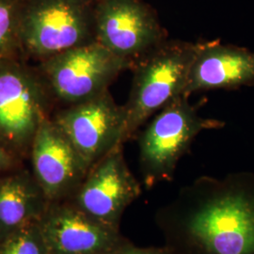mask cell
<instances>
[{"label": "cell", "instance_id": "cell-16", "mask_svg": "<svg viewBox=\"0 0 254 254\" xmlns=\"http://www.w3.org/2000/svg\"><path fill=\"white\" fill-rule=\"evenodd\" d=\"M111 254H173L171 251L166 247H149L140 248L134 245L129 241L126 245L122 246L117 251Z\"/></svg>", "mask_w": 254, "mask_h": 254}, {"label": "cell", "instance_id": "cell-15", "mask_svg": "<svg viewBox=\"0 0 254 254\" xmlns=\"http://www.w3.org/2000/svg\"><path fill=\"white\" fill-rule=\"evenodd\" d=\"M0 254H49L40 220L1 239Z\"/></svg>", "mask_w": 254, "mask_h": 254}, {"label": "cell", "instance_id": "cell-12", "mask_svg": "<svg viewBox=\"0 0 254 254\" xmlns=\"http://www.w3.org/2000/svg\"><path fill=\"white\" fill-rule=\"evenodd\" d=\"M254 87V52L217 41L200 43L184 95Z\"/></svg>", "mask_w": 254, "mask_h": 254}, {"label": "cell", "instance_id": "cell-7", "mask_svg": "<svg viewBox=\"0 0 254 254\" xmlns=\"http://www.w3.org/2000/svg\"><path fill=\"white\" fill-rule=\"evenodd\" d=\"M95 41L136 64L166 41L156 13L142 0H93Z\"/></svg>", "mask_w": 254, "mask_h": 254}, {"label": "cell", "instance_id": "cell-4", "mask_svg": "<svg viewBox=\"0 0 254 254\" xmlns=\"http://www.w3.org/2000/svg\"><path fill=\"white\" fill-rule=\"evenodd\" d=\"M19 38L22 56L40 63L95 41L93 0H26Z\"/></svg>", "mask_w": 254, "mask_h": 254}, {"label": "cell", "instance_id": "cell-17", "mask_svg": "<svg viewBox=\"0 0 254 254\" xmlns=\"http://www.w3.org/2000/svg\"><path fill=\"white\" fill-rule=\"evenodd\" d=\"M15 154L0 141V174L9 172L16 167Z\"/></svg>", "mask_w": 254, "mask_h": 254}, {"label": "cell", "instance_id": "cell-13", "mask_svg": "<svg viewBox=\"0 0 254 254\" xmlns=\"http://www.w3.org/2000/svg\"><path fill=\"white\" fill-rule=\"evenodd\" d=\"M45 194L26 172L0 176V240L39 221L46 212Z\"/></svg>", "mask_w": 254, "mask_h": 254}, {"label": "cell", "instance_id": "cell-10", "mask_svg": "<svg viewBox=\"0 0 254 254\" xmlns=\"http://www.w3.org/2000/svg\"><path fill=\"white\" fill-rule=\"evenodd\" d=\"M34 178L46 199H72L89 168L51 118L37 130L30 146Z\"/></svg>", "mask_w": 254, "mask_h": 254}, {"label": "cell", "instance_id": "cell-5", "mask_svg": "<svg viewBox=\"0 0 254 254\" xmlns=\"http://www.w3.org/2000/svg\"><path fill=\"white\" fill-rule=\"evenodd\" d=\"M52 95L39 70L21 58L0 61V141L13 154L30 149L40 126L51 118Z\"/></svg>", "mask_w": 254, "mask_h": 254}, {"label": "cell", "instance_id": "cell-3", "mask_svg": "<svg viewBox=\"0 0 254 254\" xmlns=\"http://www.w3.org/2000/svg\"><path fill=\"white\" fill-rule=\"evenodd\" d=\"M224 126V122L201 117L187 95L181 94L167 104L138 137V161L146 189L172 181L196 136Z\"/></svg>", "mask_w": 254, "mask_h": 254}, {"label": "cell", "instance_id": "cell-2", "mask_svg": "<svg viewBox=\"0 0 254 254\" xmlns=\"http://www.w3.org/2000/svg\"><path fill=\"white\" fill-rule=\"evenodd\" d=\"M199 44L165 41L138 60L126 112L125 142L135 136L148 119L184 94Z\"/></svg>", "mask_w": 254, "mask_h": 254}, {"label": "cell", "instance_id": "cell-9", "mask_svg": "<svg viewBox=\"0 0 254 254\" xmlns=\"http://www.w3.org/2000/svg\"><path fill=\"white\" fill-rule=\"evenodd\" d=\"M140 194L141 185L119 145L91 167L70 200L91 218L120 231L124 213Z\"/></svg>", "mask_w": 254, "mask_h": 254}, {"label": "cell", "instance_id": "cell-8", "mask_svg": "<svg viewBox=\"0 0 254 254\" xmlns=\"http://www.w3.org/2000/svg\"><path fill=\"white\" fill-rule=\"evenodd\" d=\"M52 119L89 170L111 150L125 143V109L115 102L109 91L65 107Z\"/></svg>", "mask_w": 254, "mask_h": 254}, {"label": "cell", "instance_id": "cell-11", "mask_svg": "<svg viewBox=\"0 0 254 254\" xmlns=\"http://www.w3.org/2000/svg\"><path fill=\"white\" fill-rule=\"evenodd\" d=\"M49 254H111L130 240L91 218L70 200L46 208L40 219Z\"/></svg>", "mask_w": 254, "mask_h": 254}, {"label": "cell", "instance_id": "cell-1", "mask_svg": "<svg viewBox=\"0 0 254 254\" xmlns=\"http://www.w3.org/2000/svg\"><path fill=\"white\" fill-rule=\"evenodd\" d=\"M154 219L173 254H254V173L198 177Z\"/></svg>", "mask_w": 254, "mask_h": 254}, {"label": "cell", "instance_id": "cell-14", "mask_svg": "<svg viewBox=\"0 0 254 254\" xmlns=\"http://www.w3.org/2000/svg\"><path fill=\"white\" fill-rule=\"evenodd\" d=\"M26 0H0V61L22 59L20 24Z\"/></svg>", "mask_w": 254, "mask_h": 254}, {"label": "cell", "instance_id": "cell-6", "mask_svg": "<svg viewBox=\"0 0 254 254\" xmlns=\"http://www.w3.org/2000/svg\"><path fill=\"white\" fill-rule=\"evenodd\" d=\"M134 66L93 41L41 62L39 72L53 99L68 107L109 91L120 73Z\"/></svg>", "mask_w": 254, "mask_h": 254}]
</instances>
